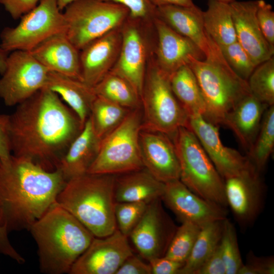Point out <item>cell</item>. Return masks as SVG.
I'll return each instance as SVG.
<instances>
[{
    "instance_id": "6da1fadb",
    "label": "cell",
    "mask_w": 274,
    "mask_h": 274,
    "mask_svg": "<svg viewBox=\"0 0 274 274\" xmlns=\"http://www.w3.org/2000/svg\"><path fill=\"white\" fill-rule=\"evenodd\" d=\"M83 126L56 93L44 88L9 115L12 154L55 170Z\"/></svg>"
},
{
    "instance_id": "7a4b0ae2",
    "label": "cell",
    "mask_w": 274,
    "mask_h": 274,
    "mask_svg": "<svg viewBox=\"0 0 274 274\" xmlns=\"http://www.w3.org/2000/svg\"><path fill=\"white\" fill-rule=\"evenodd\" d=\"M66 182L58 169L47 171L13 155L0 159V227L8 233L28 230L56 202Z\"/></svg>"
},
{
    "instance_id": "3957f363",
    "label": "cell",
    "mask_w": 274,
    "mask_h": 274,
    "mask_svg": "<svg viewBox=\"0 0 274 274\" xmlns=\"http://www.w3.org/2000/svg\"><path fill=\"white\" fill-rule=\"evenodd\" d=\"M28 230L37 245L40 271L46 274L69 273L94 237L56 202Z\"/></svg>"
},
{
    "instance_id": "277c9868",
    "label": "cell",
    "mask_w": 274,
    "mask_h": 274,
    "mask_svg": "<svg viewBox=\"0 0 274 274\" xmlns=\"http://www.w3.org/2000/svg\"><path fill=\"white\" fill-rule=\"evenodd\" d=\"M115 175L87 173L67 181L56 202L94 237H102L117 229L115 217Z\"/></svg>"
},
{
    "instance_id": "5b68a950",
    "label": "cell",
    "mask_w": 274,
    "mask_h": 274,
    "mask_svg": "<svg viewBox=\"0 0 274 274\" xmlns=\"http://www.w3.org/2000/svg\"><path fill=\"white\" fill-rule=\"evenodd\" d=\"M188 65L196 78L204 100L203 117L216 125H223L225 117L237 103L251 93L247 81L231 69L211 37L205 59L190 57Z\"/></svg>"
},
{
    "instance_id": "8992f818",
    "label": "cell",
    "mask_w": 274,
    "mask_h": 274,
    "mask_svg": "<svg viewBox=\"0 0 274 274\" xmlns=\"http://www.w3.org/2000/svg\"><path fill=\"white\" fill-rule=\"evenodd\" d=\"M170 138L179 163L180 180L201 198L226 208L224 180L195 134L181 127Z\"/></svg>"
},
{
    "instance_id": "52a82bcc",
    "label": "cell",
    "mask_w": 274,
    "mask_h": 274,
    "mask_svg": "<svg viewBox=\"0 0 274 274\" xmlns=\"http://www.w3.org/2000/svg\"><path fill=\"white\" fill-rule=\"evenodd\" d=\"M142 129L158 131L170 137L180 127H187L189 117L175 97L169 77L150 56L142 95Z\"/></svg>"
},
{
    "instance_id": "ba28073f",
    "label": "cell",
    "mask_w": 274,
    "mask_h": 274,
    "mask_svg": "<svg viewBox=\"0 0 274 274\" xmlns=\"http://www.w3.org/2000/svg\"><path fill=\"white\" fill-rule=\"evenodd\" d=\"M141 108L131 110L124 120L103 138L87 173L118 175L144 167L140 149Z\"/></svg>"
},
{
    "instance_id": "9c48e42d",
    "label": "cell",
    "mask_w": 274,
    "mask_h": 274,
    "mask_svg": "<svg viewBox=\"0 0 274 274\" xmlns=\"http://www.w3.org/2000/svg\"><path fill=\"white\" fill-rule=\"evenodd\" d=\"M64 10L66 35L79 51L94 40L121 27L129 16L125 7L101 0H76Z\"/></svg>"
},
{
    "instance_id": "30bf717a",
    "label": "cell",
    "mask_w": 274,
    "mask_h": 274,
    "mask_svg": "<svg viewBox=\"0 0 274 274\" xmlns=\"http://www.w3.org/2000/svg\"><path fill=\"white\" fill-rule=\"evenodd\" d=\"M21 18L16 26L6 27L1 33L0 49L5 52L30 51L50 37L66 32V21L55 0H40Z\"/></svg>"
},
{
    "instance_id": "8fae6325",
    "label": "cell",
    "mask_w": 274,
    "mask_h": 274,
    "mask_svg": "<svg viewBox=\"0 0 274 274\" xmlns=\"http://www.w3.org/2000/svg\"><path fill=\"white\" fill-rule=\"evenodd\" d=\"M122 43L111 72L127 80L141 96L148 62L153 53L155 31L152 22L129 17L121 26Z\"/></svg>"
},
{
    "instance_id": "7c38bea8",
    "label": "cell",
    "mask_w": 274,
    "mask_h": 274,
    "mask_svg": "<svg viewBox=\"0 0 274 274\" xmlns=\"http://www.w3.org/2000/svg\"><path fill=\"white\" fill-rule=\"evenodd\" d=\"M49 73L29 51L11 52L0 79V97L7 106L19 105L46 87Z\"/></svg>"
},
{
    "instance_id": "4fadbf2b",
    "label": "cell",
    "mask_w": 274,
    "mask_h": 274,
    "mask_svg": "<svg viewBox=\"0 0 274 274\" xmlns=\"http://www.w3.org/2000/svg\"><path fill=\"white\" fill-rule=\"evenodd\" d=\"M177 228L158 198L148 204L129 237L141 256L149 261L165 256Z\"/></svg>"
},
{
    "instance_id": "5bb4252c",
    "label": "cell",
    "mask_w": 274,
    "mask_h": 274,
    "mask_svg": "<svg viewBox=\"0 0 274 274\" xmlns=\"http://www.w3.org/2000/svg\"><path fill=\"white\" fill-rule=\"evenodd\" d=\"M133 254L128 237L118 229L105 237H94L72 266L70 274H115Z\"/></svg>"
},
{
    "instance_id": "9a60e30c",
    "label": "cell",
    "mask_w": 274,
    "mask_h": 274,
    "mask_svg": "<svg viewBox=\"0 0 274 274\" xmlns=\"http://www.w3.org/2000/svg\"><path fill=\"white\" fill-rule=\"evenodd\" d=\"M227 203L238 224L253 223L261 211L264 201V185L254 167L224 180Z\"/></svg>"
},
{
    "instance_id": "2e32d148",
    "label": "cell",
    "mask_w": 274,
    "mask_h": 274,
    "mask_svg": "<svg viewBox=\"0 0 274 274\" xmlns=\"http://www.w3.org/2000/svg\"><path fill=\"white\" fill-rule=\"evenodd\" d=\"M161 199L181 223L190 222L201 227L227 218L226 208L196 195L180 180L165 183Z\"/></svg>"
},
{
    "instance_id": "e0dca14e",
    "label": "cell",
    "mask_w": 274,
    "mask_h": 274,
    "mask_svg": "<svg viewBox=\"0 0 274 274\" xmlns=\"http://www.w3.org/2000/svg\"><path fill=\"white\" fill-rule=\"evenodd\" d=\"M187 127L195 134L223 180L254 167L247 156L225 146L220 139L218 126L202 116L189 117Z\"/></svg>"
},
{
    "instance_id": "ac0fdd59",
    "label": "cell",
    "mask_w": 274,
    "mask_h": 274,
    "mask_svg": "<svg viewBox=\"0 0 274 274\" xmlns=\"http://www.w3.org/2000/svg\"><path fill=\"white\" fill-rule=\"evenodd\" d=\"M155 43L153 52L157 67L169 77L188 65L190 57L205 59L203 52L190 39L179 34L156 16L153 20Z\"/></svg>"
},
{
    "instance_id": "d6986e66",
    "label": "cell",
    "mask_w": 274,
    "mask_h": 274,
    "mask_svg": "<svg viewBox=\"0 0 274 274\" xmlns=\"http://www.w3.org/2000/svg\"><path fill=\"white\" fill-rule=\"evenodd\" d=\"M140 149L144 167L163 183L180 180V168L175 147L167 134L142 129Z\"/></svg>"
},
{
    "instance_id": "ffe728a7",
    "label": "cell",
    "mask_w": 274,
    "mask_h": 274,
    "mask_svg": "<svg viewBox=\"0 0 274 274\" xmlns=\"http://www.w3.org/2000/svg\"><path fill=\"white\" fill-rule=\"evenodd\" d=\"M121 43L120 27L94 40L82 49L80 51L82 81L91 87L97 84L115 64Z\"/></svg>"
},
{
    "instance_id": "44dd1931",
    "label": "cell",
    "mask_w": 274,
    "mask_h": 274,
    "mask_svg": "<svg viewBox=\"0 0 274 274\" xmlns=\"http://www.w3.org/2000/svg\"><path fill=\"white\" fill-rule=\"evenodd\" d=\"M258 2L234 1L229 4L236 40L256 66L274 54V48L266 41L257 21Z\"/></svg>"
},
{
    "instance_id": "7402d4cb",
    "label": "cell",
    "mask_w": 274,
    "mask_h": 274,
    "mask_svg": "<svg viewBox=\"0 0 274 274\" xmlns=\"http://www.w3.org/2000/svg\"><path fill=\"white\" fill-rule=\"evenodd\" d=\"M29 52L49 71L82 81L80 51L65 32L50 37Z\"/></svg>"
},
{
    "instance_id": "603a6c76",
    "label": "cell",
    "mask_w": 274,
    "mask_h": 274,
    "mask_svg": "<svg viewBox=\"0 0 274 274\" xmlns=\"http://www.w3.org/2000/svg\"><path fill=\"white\" fill-rule=\"evenodd\" d=\"M101 140L88 118L62 157L58 166L66 181L87 173L97 155Z\"/></svg>"
},
{
    "instance_id": "cb8c5ba5",
    "label": "cell",
    "mask_w": 274,
    "mask_h": 274,
    "mask_svg": "<svg viewBox=\"0 0 274 274\" xmlns=\"http://www.w3.org/2000/svg\"><path fill=\"white\" fill-rule=\"evenodd\" d=\"M156 16L179 34L190 39L205 56L210 48V36L206 31L202 11L196 5L183 7L168 5L156 8Z\"/></svg>"
},
{
    "instance_id": "d4e9b609",
    "label": "cell",
    "mask_w": 274,
    "mask_h": 274,
    "mask_svg": "<svg viewBox=\"0 0 274 274\" xmlns=\"http://www.w3.org/2000/svg\"><path fill=\"white\" fill-rule=\"evenodd\" d=\"M268 107L250 93L242 99L225 118L223 125L233 132L247 153L253 146Z\"/></svg>"
},
{
    "instance_id": "484cf974",
    "label": "cell",
    "mask_w": 274,
    "mask_h": 274,
    "mask_svg": "<svg viewBox=\"0 0 274 274\" xmlns=\"http://www.w3.org/2000/svg\"><path fill=\"white\" fill-rule=\"evenodd\" d=\"M165 183L155 179L145 168L115 175V201L144 202L147 203L161 198Z\"/></svg>"
},
{
    "instance_id": "4316f807",
    "label": "cell",
    "mask_w": 274,
    "mask_h": 274,
    "mask_svg": "<svg viewBox=\"0 0 274 274\" xmlns=\"http://www.w3.org/2000/svg\"><path fill=\"white\" fill-rule=\"evenodd\" d=\"M45 88L56 93L63 100L84 125L96 97L93 87L81 80L49 71Z\"/></svg>"
},
{
    "instance_id": "83f0119b",
    "label": "cell",
    "mask_w": 274,
    "mask_h": 274,
    "mask_svg": "<svg viewBox=\"0 0 274 274\" xmlns=\"http://www.w3.org/2000/svg\"><path fill=\"white\" fill-rule=\"evenodd\" d=\"M172 90L188 117L206 112V104L196 78L188 65H184L169 77Z\"/></svg>"
},
{
    "instance_id": "f1b7e54d",
    "label": "cell",
    "mask_w": 274,
    "mask_h": 274,
    "mask_svg": "<svg viewBox=\"0 0 274 274\" xmlns=\"http://www.w3.org/2000/svg\"><path fill=\"white\" fill-rule=\"evenodd\" d=\"M208 8L202 11L204 29L219 46L236 41V37L229 4L218 0H207Z\"/></svg>"
},
{
    "instance_id": "f546056e",
    "label": "cell",
    "mask_w": 274,
    "mask_h": 274,
    "mask_svg": "<svg viewBox=\"0 0 274 274\" xmlns=\"http://www.w3.org/2000/svg\"><path fill=\"white\" fill-rule=\"evenodd\" d=\"M222 221L201 226L191 253L178 274H194L219 245L222 233Z\"/></svg>"
},
{
    "instance_id": "4dcf8cb0",
    "label": "cell",
    "mask_w": 274,
    "mask_h": 274,
    "mask_svg": "<svg viewBox=\"0 0 274 274\" xmlns=\"http://www.w3.org/2000/svg\"><path fill=\"white\" fill-rule=\"evenodd\" d=\"M93 89L97 96L129 110L141 108V98L132 86L124 78L110 72Z\"/></svg>"
},
{
    "instance_id": "1f68e13d",
    "label": "cell",
    "mask_w": 274,
    "mask_h": 274,
    "mask_svg": "<svg viewBox=\"0 0 274 274\" xmlns=\"http://www.w3.org/2000/svg\"><path fill=\"white\" fill-rule=\"evenodd\" d=\"M131 110L96 96L89 118L97 137L101 140L104 138L124 120Z\"/></svg>"
},
{
    "instance_id": "d6a6232c",
    "label": "cell",
    "mask_w": 274,
    "mask_h": 274,
    "mask_svg": "<svg viewBox=\"0 0 274 274\" xmlns=\"http://www.w3.org/2000/svg\"><path fill=\"white\" fill-rule=\"evenodd\" d=\"M274 149V105L265 111L260 129L247 156L256 170L263 171Z\"/></svg>"
},
{
    "instance_id": "836d02e7",
    "label": "cell",
    "mask_w": 274,
    "mask_h": 274,
    "mask_svg": "<svg viewBox=\"0 0 274 274\" xmlns=\"http://www.w3.org/2000/svg\"><path fill=\"white\" fill-rule=\"evenodd\" d=\"M247 82L254 96L268 106L274 105L273 56L258 64Z\"/></svg>"
},
{
    "instance_id": "e575fe53",
    "label": "cell",
    "mask_w": 274,
    "mask_h": 274,
    "mask_svg": "<svg viewBox=\"0 0 274 274\" xmlns=\"http://www.w3.org/2000/svg\"><path fill=\"white\" fill-rule=\"evenodd\" d=\"M190 222H183L177 227L164 256L184 262L189 257L201 229Z\"/></svg>"
},
{
    "instance_id": "d590c367",
    "label": "cell",
    "mask_w": 274,
    "mask_h": 274,
    "mask_svg": "<svg viewBox=\"0 0 274 274\" xmlns=\"http://www.w3.org/2000/svg\"><path fill=\"white\" fill-rule=\"evenodd\" d=\"M219 246L226 267V274H237L244 263L238 247L235 228L227 218L223 220Z\"/></svg>"
},
{
    "instance_id": "8d00e7d4",
    "label": "cell",
    "mask_w": 274,
    "mask_h": 274,
    "mask_svg": "<svg viewBox=\"0 0 274 274\" xmlns=\"http://www.w3.org/2000/svg\"><path fill=\"white\" fill-rule=\"evenodd\" d=\"M148 204L144 202H116L114 212L117 228L123 235L128 238Z\"/></svg>"
},
{
    "instance_id": "74e56055",
    "label": "cell",
    "mask_w": 274,
    "mask_h": 274,
    "mask_svg": "<svg viewBox=\"0 0 274 274\" xmlns=\"http://www.w3.org/2000/svg\"><path fill=\"white\" fill-rule=\"evenodd\" d=\"M219 47L231 69L241 78L247 81L257 66L246 50L237 41Z\"/></svg>"
},
{
    "instance_id": "f35d334b",
    "label": "cell",
    "mask_w": 274,
    "mask_h": 274,
    "mask_svg": "<svg viewBox=\"0 0 274 274\" xmlns=\"http://www.w3.org/2000/svg\"><path fill=\"white\" fill-rule=\"evenodd\" d=\"M114 3L126 8L129 17L146 22H152L156 17V8L150 0H101Z\"/></svg>"
},
{
    "instance_id": "ab89813d",
    "label": "cell",
    "mask_w": 274,
    "mask_h": 274,
    "mask_svg": "<svg viewBox=\"0 0 274 274\" xmlns=\"http://www.w3.org/2000/svg\"><path fill=\"white\" fill-rule=\"evenodd\" d=\"M256 16L265 39L274 48V12L271 5L264 0H258Z\"/></svg>"
},
{
    "instance_id": "60d3db41",
    "label": "cell",
    "mask_w": 274,
    "mask_h": 274,
    "mask_svg": "<svg viewBox=\"0 0 274 274\" xmlns=\"http://www.w3.org/2000/svg\"><path fill=\"white\" fill-rule=\"evenodd\" d=\"M273 273H274L273 257H258L252 251L248 253L246 263L242 265L237 272V274Z\"/></svg>"
},
{
    "instance_id": "b9f144b4",
    "label": "cell",
    "mask_w": 274,
    "mask_h": 274,
    "mask_svg": "<svg viewBox=\"0 0 274 274\" xmlns=\"http://www.w3.org/2000/svg\"><path fill=\"white\" fill-rule=\"evenodd\" d=\"M40 1V0H0V4L14 19H17L36 7Z\"/></svg>"
},
{
    "instance_id": "7bdbcfd3",
    "label": "cell",
    "mask_w": 274,
    "mask_h": 274,
    "mask_svg": "<svg viewBox=\"0 0 274 274\" xmlns=\"http://www.w3.org/2000/svg\"><path fill=\"white\" fill-rule=\"evenodd\" d=\"M226 267L219 244L194 274H226Z\"/></svg>"
},
{
    "instance_id": "ee69618b",
    "label": "cell",
    "mask_w": 274,
    "mask_h": 274,
    "mask_svg": "<svg viewBox=\"0 0 274 274\" xmlns=\"http://www.w3.org/2000/svg\"><path fill=\"white\" fill-rule=\"evenodd\" d=\"M115 274H152L151 266L133 254L128 257Z\"/></svg>"
},
{
    "instance_id": "f6af8a7d",
    "label": "cell",
    "mask_w": 274,
    "mask_h": 274,
    "mask_svg": "<svg viewBox=\"0 0 274 274\" xmlns=\"http://www.w3.org/2000/svg\"><path fill=\"white\" fill-rule=\"evenodd\" d=\"M148 262L151 267L152 274H178L185 263L165 256L155 258Z\"/></svg>"
},
{
    "instance_id": "bcb514c9",
    "label": "cell",
    "mask_w": 274,
    "mask_h": 274,
    "mask_svg": "<svg viewBox=\"0 0 274 274\" xmlns=\"http://www.w3.org/2000/svg\"><path fill=\"white\" fill-rule=\"evenodd\" d=\"M9 115L0 114V159L7 160L11 156L9 132Z\"/></svg>"
},
{
    "instance_id": "7dc6e473",
    "label": "cell",
    "mask_w": 274,
    "mask_h": 274,
    "mask_svg": "<svg viewBox=\"0 0 274 274\" xmlns=\"http://www.w3.org/2000/svg\"><path fill=\"white\" fill-rule=\"evenodd\" d=\"M0 253L8 256L19 264H23L25 259L10 243L8 233L0 227Z\"/></svg>"
},
{
    "instance_id": "c3c4849f",
    "label": "cell",
    "mask_w": 274,
    "mask_h": 274,
    "mask_svg": "<svg viewBox=\"0 0 274 274\" xmlns=\"http://www.w3.org/2000/svg\"><path fill=\"white\" fill-rule=\"evenodd\" d=\"M150 1L156 8L168 5L183 7H193L195 6L193 0H150Z\"/></svg>"
},
{
    "instance_id": "681fc988",
    "label": "cell",
    "mask_w": 274,
    "mask_h": 274,
    "mask_svg": "<svg viewBox=\"0 0 274 274\" xmlns=\"http://www.w3.org/2000/svg\"><path fill=\"white\" fill-rule=\"evenodd\" d=\"M8 52L0 49V74L2 75L6 68Z\"/></svg>"
},
{
    "instance_id": "f907efd6",
    "label": "cell",
    "mask_w": 274,
    "mask_h": 274,
    "mask_svg": "<svg viewBox=\"0 0 274 274\" xmlns=\"http://www.w3.org/2000/svg\"><path fill=\"white\" fill-rule=\"evenodd\" d=\"M75 1L76 0H55L59 10L61 11Z\"/></svg>"
},
{
    "instance_id": "816d5d0a",
    "label": "cell",
    "mask_w": 274,
    "mask_h": 274,
    "mask_svg": "<svg viewBox=\"0 0 274 274\" xmlns=\"http://www.w3.org/2000/svg\"><path fill=\"white\" fill-rule=\"evenodd\" d=\"M221 2L226 3V4H230V3L234 1L235 0H218Z\"/></svg>"
}]
</instances>
